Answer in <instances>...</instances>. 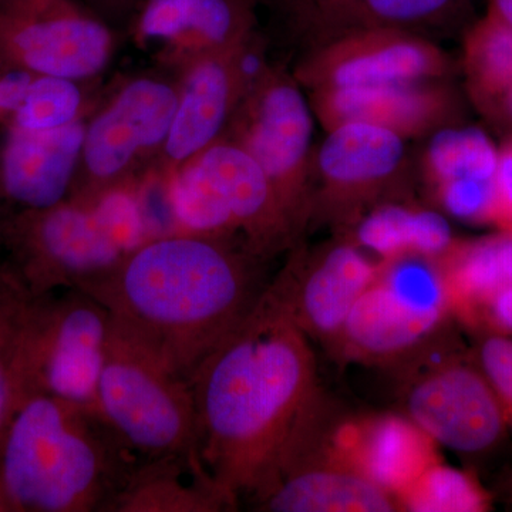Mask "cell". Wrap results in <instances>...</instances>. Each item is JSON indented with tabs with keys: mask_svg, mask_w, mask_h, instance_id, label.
<instances>
[{
	"mask_svg": "<svg viewBox=\"0 0 512 512\" xmlns=\"http://www.w3.org/2000/svg\"><path fill=\"white\" fill-rule=\"evenodd\" d=\"M190 386L202 463L238 505L323 396L309 338L274 282Z\"/></svg>",
	"mask_w": 512,
	"mask_h": 512,
	"instance_id": "obj_1",
	"label": "cell"
},
{
	"mask_svg": "<svg viewBox=\"0 0 512 512\" xmlns=\"http://www.w3.org/2000/svg\"><path fill=\"white\" fill-rule=\"evenodd\" d=\"M266 259L228 238L170 232L148 239L77 289L114 325L190 383L268 288Z\"/></svg>",
	"mask_w": 512,
	"mask_h": 512,
	"instance_id": "obj_2",
	"label": "cell"
},
{
	"mask_svg": "<svg viewBox=\"0 0 512 512\" xmlns=\"http://www.w3.org/2000/svg\"><path fill=\"white\" fill-rule=\"evenodd\" d=\"M140 461L99 412L49 394L25 397L0 437L9 512H107Z\"/></svg>",
	"mask_w": 512,
	"mask_h": 512,
	"instance_id": "obj_3",
	"label": "cell"
},
{
	"mask_svg": "<svg viewBox=\"0 0 512 512\" xmlns=\"http://www.w3.org/2000/svg\"><path fill=\"white\" fill-rule=\"evenodd\" d=\"M141 187L128 184L90 200L10 210L0 221V262L32 298L79 288L156 237Z\"/></svg>",
	"mask_w": 512,
	"mask_h": 512,
	"instance_id": "obj_4",
	"label": "cell"
},
{
	"mask_svg": "<svg viewBox=\"0 0 512 512\" xmlns=\"http://www.w3.org/2000/svg\"><path fill=\"white\" fill-rule=\"evenodd\" d=\"M451 315L440 258L382 259L328 350L340 362L392 367L447 328Z\"/></svg>",
	"mask_w": 512,
	"mask_h": 512,
	"instance_id": "obj_5",
	"label": "cell"
},
{
	"mask_svg": "<svg viewBox=\"0 0 512 512\" xmlns=\"http://www.w3.org/2000/svg\"><path fill=\"white\" fill-rule=\"evenodd\" d=\"M392 369L403 416L431 440L461 454L484 453L503 440V406L447 328Z\"/></svg>",
	"mask_w": 512,
	"mask_h": 512,
	"instance_id": "obj_6",
	"label": "cell"
},
{
	"mask_svg": "<svg viewBox=\"0 0 512 512\" xmlns=\"http://www.w3.org/2000/svg\"><path fill=\"white\" fill-rule=\"evenodd\" d=\"M97 407L140 460L200 453L190 383L113 323Z\"/></svg>",
	"mask_w": 512,
	"mask_h": 512,
	"instance_id": "obj_7",
	"label": "cell"
},
{
	"mask_svg": "<svg viewBox=\"0 0 512 512\" xmlns=\"http://www.w3.org/2000/svg\"><path fill=\"white\" fill-rule=\"evenodd\" d=\"M113 319L82 289L32 298L20 343L23 399L49 394L96 410Z\"/></svg>",
	"mask_w": 512,
	"mask_h": 512,
	"instance_id": "obj_8",
	"label": "cell"
},
{
	"mask_svg": "<svg viewBox=\"0 0 512 512\" xmlns=\"http://www.w3.org/2000/svg\"><path fill=\"white\" fill-rule=\"evenodd\" d=\"M177 79L141 74L121 83L90 114L79 170L69 198L141 184L154 174L175 109Z\"/></svg>",
	"mask_w": 512,
	"mask_h": 512,
	"instance_id": "obj_9",
	"label": "cell"
},
{
	"mask_svg": "<svg viewBox=\"0 0 512 512\" xmlns=\"http://www.w3.org/2000/svg\"><path fill=\"white\" fill-rule=\"evenodd\" d=\"M222 137L261 165L296 237H301L312 218L315 197L313 114L301 87L286 74L269 70L242 99Z\"/></svg>",
	"mask_w": 512,
	"mask_h": 512,
	"instance_id": "obj_10",
	"label": "cell"
},
{
	"mask_svg": "<svg viewBox=\"0 0 512 512\" xmlns=\"http://www.w3.org/2000/svg\"><path fill=\"white\" fill-rule=\"evenodd\" d=\"M328 414H311L286 440L251 494L262 512L404 511L392 491L333 457L325 446Z\"/></svg>",
	"mask_w": 512,
	"mask_h": 512,
	"instance_id": "obj_11",
	"label": "cell"
},
{
	"mask_svg": "<svg viewBox=\"0 0 512 512\" xmlns=\"http://www.w3.org/2000/svg\"><path fill=\"white\" fill-rule=\"evenodd\" d=\"M116 35L86 0H0V66L94 80Z\"/></svg>",
	"mask_w": 512,
	"mask_h": 512,
	"instance_id": "obj_12",
	"label": "cell"
},
{
	"mask_svg": "<svg viewBox=\"0 0 512 512\" xmlns=\"http://www.w3.org/2000/svg\"><path fill=\"white\" fill-rule=\"evenodd\" d=\"M404 137L390 128L349 121L329 128L313 160L322 190L315 195L313 214L353 224L375 204L402 170Z\"/></svg>",
	"mask_w": 512,
	"mask_h": 512,
	"instance_id": "obj_13",
	"label": "cell"
},
{
	"mask_svg": "<svg viewBox=\"0 0 512 512\" xmlns=\"http://www.w3.org/2000/svg\"><path fill=\"white\" fill-rule=\"evenodd\" d=\"M376 269L377 262L348 238L313 252L293 247L288 264L272 282L296 325L329 349Z\"/></svg>",
	"mask_w": 512,
	"mask_h": 512,
	"instance_id": "obj_14",
	"label": "cell"
},
{
	"mask_svg": "<svg viewBox=\"0 0 512 512\" xmlns=\"http://www.w3.org/2000/svg\"><path fill=\"white\" fill-rule=\"evenodd\" d=\"M128 22L134 43L175 73L255 35L252 0H143Z\"/></svg>",
	"mask_w": 512,
	"mask_h": 512,
	"instance_id": "obj_15",
	"label": "cell"
},
{
	"mask_svg": "<svg viewBox=\"0 0 512 512\" xmlns=\"http://www.w3.org/2000/svg\"><path fill=\"white\" fill-rule=\"evenodd\" d=\"M204 175L232 237L268 261L298 237L275 188L254 157L222 137L191 158Z\"/></svg>",
	"mask_w": 512,
	"mask_h": 512,
	"instance_id": "obj_16",
	"label": "cell"
},
{
	"mask_svg": "<svg viewBox=\"0 0 512 512\" xmlns=\"http://www.w3.org/2000/svg\"><path fill=\"white\" fill-rule=\"evenodd\" d=\"M446 70L437 47L409 30H355L306 60L299 77L316 90L431 82Z\"/></svg>",
	"mask_w": 512,
	"mask_h": 512,
	"instance_id": "obj_17",
	"label": "cell"
},
{
	"mask_svg": "<svg viewBox=\"0 0 512 512\" xmlns=\"http://www.w3.org/2000/svg\"><path fill=\"white\" fill-rule=\"evenodd\" d=\"M235 49L200 57L175 73L177 109L154 170L158 177H165L224 136L248 93L235 63Z\"/></svg>",
	"mask_w": 512,
	"mask_h": 512,
	"instance_id": "obj_18",
	"label": "cell"
},
{
	"mask_svg": "<svg viewBox=\"0 0 512 512\" xmlns=\"http://www.w3.org/2000/svg\"><path fill=\"white\" fill-rule=\"evenodd\" d=\"M86 124L87 119L50 130L3 128L0 178L10 210H40L70 197Z\"/></svg>",
	"mask_w": 512,
	"mask_h": 512,
	"instance_id": "obj_19",
	"label": "cell"
},
{
	"mask_svg": "<svg viewBox=\"0 0 512 512\" xmlns=\"http://www.w3.org/2000/svg\"><path fill=\"white\" fill-rule=\"evenodd\" d=\"M426 433L406 417H333L326 431L332 456L362 471L399 497L417 477L437 463Z\"/></svg>",
	"mask_w": 512,
	"mask_h": 512,
	"instance_id": "obj_20",
	"label": "cell"
},
{
	"mask_svg": "<svg viewBox=\"0 0 512 512\" xmlns=\"http://www.w3.org/2000/svg\"><path fill=\"white\" fill-rule=\"evenodd\" d=\"M431 82L316 90L313 111L326 127L349 121L377 124L404 138L424 133L443 117L444 94Z\"/></svg>",
	"mask_w": 512,
	"mask_h": 512,
	"instance_id": "obj_21",
	"label": "cell"
},
{
	"mask_svg": "<svg viewBox=\"0 0 512 512\" xmlns=\"http://www.w3.org/2000/svg\"><path fill=\"white\" fill-rule=\"evenodd\" d=\"M237 507L200 453H192L141 460L107 512H220Z\"/></svg>",
	"mask_w": 512,
	"mask_h": 512,
	"instance_id": "obj_22",
	"label": "cell"
},
{
	"mask_svg": "<svg viewBox=\"0 0 512 512\" xmlns=\"http://www.w3.org/2000/svg\"><path fill=\"white\" fill-rule=\"evenodd\" d=\"M352 239L365 251L382 259L404 254H421L441 258L453 247L451 229L437 212L404 205H377L360 215Z\"/></svg>",
	"mask_w": 512,
	"mask_h": 512,
	"instance_id": "obj_23",
	"label": "cell"
},
{
	"mask_svg": "<svg viewBox=\"0 0 512 512\" xmlns=\"http://www.w3.org/2000/svg\"><path fill=\"white\" fill-rule=\"evenodd\" d=\"M440 262L453 315H461L488 293L512 285V232L474 244H454Z\"/></svg>",
	"mask_w": 512,
	"mask_h": 512,
	"instance_id": "obj_24",
	"label": "cell"
},
{
	"mask_svg": "<svg viewBox=\"0 0 512 512\" xmlns=\"http://www.w3.org/2000/svg\"><path fill=\"white\" fill-rule=\"evenodd\" d=\"M90 82L93 80L36 74L25 101L5 128L50 130L89 119L97 107Z\"/></svg>",
	"mask_w": 512,
	"mask_h": 512,
	"instance_id": "obj_25",
	"label": "cell"
},
{
	"mask_svg": "<svg viewBox=\"0 0 512 512\" xmlns=\"http://www.w3.org/2000/svg\"><path fill=\"white\" fill-rule=\"evenodd\" d=\"M500 151L478 128H444L431 138L426 153V171L433 187L460 180H495Z\"/></svg>",
	"mask_w": 512,
	"mask_h": 512,
	"instance_id": "obj_26",
	"label": "cell"
},
{
	"mask_svg": "<svg viewBox=\"0 0 512 512\" xmlns=\"http://www.w3.org/2000/svg\"><path fill=\"white\" fill-rule=\"evenodd\" d=\"M456 0H326L316 13L328 23L365 29L407 30L433 22ZM410 32V30H409Z\"/></svg>",
	"mask_w": 512,
	"mask_h": 512,
	"instance_id": "obj_27",
	"label": "cell"
},
{
	"mask_svg": "<svg viewBox=\"0 0 512 512\" xmlns=\"http://www.w3.org/2000/svg\"><path fill=\"white\" fill-rule=\"evenodd\" d=\"M399 498L404 511L481 512L490 508V495L476 478L439 461L427 467Z\"/></svg>",
	"mask_w": 512,
	"mask_h": 512,
	"instance_id": "obj_28",
	"label": "cell"
},
{
	"mask_svg": "<svg viewBox=\"0 0 512 512\" xmlns=\"http://www.w3.org/2000/svg\"><path fill=\"white\" fill-rule=\"evenodd\" d=\"M468 72L478 93L498 97L512 84V28L490 15L470 40L467 53Z\"/></svg>",
	"mask_w": 512,
	"mask_h": 512,
	"instance_id": "obj_29",
	"label": "cell"
},
{
	"mask_svg": "<svg viewBox=\"0 0 512 512\" xmlns=\"http://www.w3.org/2000/svg\"><path fill=\"white\" fill-rule=\"evenodd\" d=\"M30 299L0 318V437L23 400L20 343Z\"/></svg>",
	"mask_w": 512,
	"mask_h": 512,
	"instance_id": "obj_30",
	"label": "cell"
},
{
	"mask_svg": "<svg viewBox=\"0 0 512 512\" xmlns=\"http://www.w3.org/2000/svg\"><path fill=\"white\" fill-rule=\"evenodd\" d=\"M441 207L458 220L494 221L497 204L495 180L460 178L434 187Z\"/></svg>",
	"mask_w": 512,
	"mask_h": 512,
	"instance_id": "obj_31",
	"label": "cell"
},
{
	"mask_svg": "<svg viewBox=\"0 0 512 512\" xmlns=\"http://www.w3.org/2000/svg\"><path fill=\"white\" fill-rule=\"evenodd\" d=\"M474 362L487 377L512 427V336L487 333L473 352Z\"/></svg>",
	"mask_w": 512,
	"mask_h": 512,
	"instance_id": "obj_32",
	"label": "cell"
},
{
	"mask_svg": "<svg viewBox=\"0 0 512 512\" xmlns=\"http://www.w3.org/2000/svg\"><path fill=\"white\" fill-rule=\"evenodd\" d=\"M457 318L487 333L512 336V285L488 293Z\"/></svg>",
	"mask_w": 512,
	"mask_h": 512,
	"instance_id": "obj_33",
	"label": "cell"
},
{
	"mask_svg": "<svg viewBox=\"0 0 512 512\" xmlns=\"http://www.w3.org/2000/svg\"><path fill=\"white\" fill-rule=\"evenodd\" d=\"M37 73L0 66V127H8L25 101Z\"/></svg>",
	"mask_w": 512,
	"mask_h": 512,
	"instance_id": "obj_34",
	"label": "cell"
},
{
	"mask_svg": "<svg viewBox=\"0 0 512 512\" xmlns=\"http://www.w3.org/2000/svg\"><path fill=\"white\" fill-rule=\"evenodd\" d=\"M497 204H495L494 221L512 232V143L500 151L497 177Z\"/></svg>",
	"mask_w": 512,
	"mask_h": 512,
	"instance_id": "obj_35",
	"label": "cell"
},
{
	"mask_svg": "<svg viewBox=\"0 0 512 512\" xmlns=\"http://www.w3.org/2000/svg\"><path fill=\"white\" fill-rule=\"evenodd\" d=\"M29 293L10 274L8 268L0 262V318L6 313L18 308L23 302L28 301Z\"/></svg>",
	"mask_w": 512,
	"mask_h": 512,
	"instance_id": "obj_36",
	"label": "cell"
},
{
	"mask_svg": "<svg viewBox=\"0 0 512 512\" xmlns=\"http://www.w3.org/2000/svg\"><path fill=\"white\" fill-rule=\"evenodd\" d=\"M87 5L104 20H130L143 0H86Z\"/></svg>",
	"mask_w": 512,
	"mask_h": 512,
	"instance_id": "obj_37",
	"label": "cell"
},
{
	"mask_svg": "<svg viewBox=\"0 0 512 512\" xmlns=\"http://www.w3.org/2000/svg\"><path fill=\"white\" fill-rule=\"evenodd\" d=\"M491 2H493L491 15L512 28V0H491Z\"/></svg>",
	"mask_w": 512,
	"mask_h": 512,
	"instance_id": "obj_38",
	"label": "cell"
},
{
	"mask_svg": "<svg viewBox=\"0 0 512 512\" xmlns=\"http://www.w3.org/2000/svg\"><path fill=\"white\" fill-rule=\"evenodd\" d=\"M501 106H503L505 117L512 120V84L500 97Z\"/></svg>",
	"mask_w": 512,
	"mask_h": 512,
	"instance_id": "obj_39",
	"label": "cell"
},
{
	"mask_svg": "<svg viewBox=\"0 0 512 512\" xmlns=\"http://www.w3.org/2000/svg\"><path fill=\"white\" fill-rule=\"evenodd\" d=\"M10 211L9 205L6 204L5 197L2 191V178H0V221L3 220L6 214Z\"/></svg>",
	"mask_w": 512,
	"mask_h": 512,
	"instance_id": "obj_40",
	"label": "cell"
},
{
	"mask_svg": "<svg viewBox=\"0 0 512 512\" xmlns=\"http://www.w3.org/2000/svg\"><path fill=\"white\" fill-rule=\"evenodd\" d=\"M0 512H9L8 503H6L5 494H3L2 484H0Z\"/></svg>",
	"mask_w": 512,
	"mask_h": 512,
	"instance_id": "obj_41",
	"label": "cell"
},
{
	"mask_svg": "<svg viewBox=\"0 0 512 512\" xmlns=\"http://www.w3.org/2000/svg\"><path fill=\"white\" fill-rule=\"evenodd\" d=\"M299 2L305 3V5H306V3H308V5L315 6L316 3H318V0H299Z\"/></svg>",
	"mask_w": 512,
	"mask_h": 512,
	"instance_id": "obj_42",
	"label": "cell"
},
{
	"mask_svg": "<svg viewBox=\"0 0 512 512\" xmlns=\"http://www.w3.org/2000/svg\"><path fill=\"white\" fill-rule=\"evenodd\" d=\"M508 487H510V490H511V493H512V476H511L510 484H508Z\"/></svg>",
	"mask_w": 512,
	"mask_h": 512,
	"instance_id": "obj_43",
	"label": "cell"
}]
</instances>
